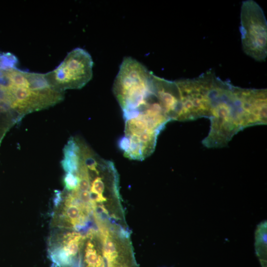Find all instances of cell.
<instances>
[{
	"mask_svg": "<svg viewBox=\"0 0 267 267\" xmlns=\"http://www.w3.org/2000/svg\"><path fill=\"white\" fill-rule=\"evenodd\" d=\"M205 117L211 121L208 135L203 140L208 147L225 146L245 128L267 124V89H243L204 73Z\"/></svg>",
	"mask_w": 267,
	"mask_h": 267,
	"instance_id": "obj_1",
	"label": "cell"
},
{
	"mask_svg": "<svg viewBox=\"0 0 267 267\" xmlns=\"http://www.w3.org/2000/svg\"><path fill=\"white\" fill-rule=\"evenodd\" d=\"M86 237V234L73 229L54 227L48 248L53 267H83V249Z\"/></svg>",
	"mask_w": 267,
	"mask_h": 267,
	"instance_id": "obj_6",
	"label": "cell"
},
{
	"mask_svg": "<svg viewBox=\"0 0 267 267\" xmlns=\"http://www.w3.org/2000/svg\"><path fill=\"white\" fill-rule=\"evenodd\" d=\"M63 182L66 191H71L77 187L78 184V178L75 173H65Z\"/></svg>",
	"mask_w": 267,
	"mask_h": 267,
	"instance_id": "obj_8",
	"label": "cell"
},
{
	"mask_svg": "<svg viewBox=\"0 0 267 267\" xmlns=\"http://www.w3.org/2000/svg\"><path fill=\"white\" fill-rule=\"evenodd\" d=\"M152 75L136 60L131 57L124 58L113 87L122 110L135 106L152 92Z\"/></svg>",
	"mask_w": 267,
	"mask_h": 267,
	"instance_id": "obj_3",
	"label": "cell"
},
{
	"mask_svg": "<svg viewBox=\"0 0 267 267\" xmlns=\"http://www.w3.org/2000/svg\"><path fill=\"white\" fill-rule=\"evenodd\" d=\"M240 20L243 51L256 60L264 61L267 54V26L262 9L252 0L243 1Z\"/></svg>",
	"mask_w": 267,
	"mask_h": 267,
	"instance_id": "obj_5",
	"label": "cell"
},
{
	"mask_svg": "<svg viewBox=\"0 0 267 267\" xmlns=\"http://www.w3.org/2000/svg\"><path fill=\"white\" fill-rule=\"evenodd\" d=\"M96 233L93 229L86 233L82 253L83 267H105L101 250L99 249L94 241Z\"/></svg>",
	"mask_w": 267,
	"mask_h": 267,
	"instance_id": "obj_7",
	"label": "cell"
},
{
	"mask_svg": "<svg viewBox=\"0 0 267 267\" xmlns=\"http://www.w3.org/2000/svg\"><path fill=\"white\" fill-rule=\"evenodd\" d=\"M17 58L10 53L0 54V90L6 106L20 118L61 101L63 92L52 87L45 74L17 68Z\"/></svg>",
	"mask_w": 267,
	"mask_h": 267,
	"instance_id": "obj_2",
	"label": "cell"
},
{
	"mask_svg": "<svg viewBox=\"0 0 267 267\" xmlns=\"http://www.w3.org/2000/svg\"><path fill=\"white\" fill-rule=\"evenodd\" d=\"M93 64L88 51L76 48L68 53L55 69L45 74L50 85L60 91L79 89L92 78Z\"/></svg>",
	"mask_w": 267,
	"mask_h": 267,
	"instance_id": "obj_4",
	"label": "cell"
}]
</instances>
